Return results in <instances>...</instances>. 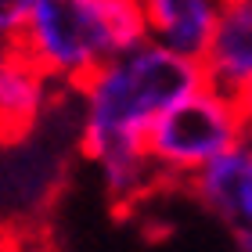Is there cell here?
<instances>
[{
	"instance_id": "1",
	"label": "cell",
	"mask_w": 252,
	"mask_h": 252,
	"mask_svg": "<svg viewBox=\"0 0 252 252\" xmlns=\"http://www.w3.org/2000/svg\"><path fill=\"white\" fill-rule=\"evenodd\" d=\"M205 87L202 62L141 43L137 51L108 62L79 87L83 94V126L79 152L101 169L105 191L119 213L144 202V194L162 180L144 158V133L162 112Z\"/></svg>"
},
{
	"instance_id": "2",
	"label": "cell",
	"mask_w": 252,
	"mask_h": 252,
	"mask_svg": "<svg viewBox=\"0 0 252 252\" xmlns=\"http://www.w3.org/2000/svg\"><path fill=\"white\" fill-rule=\"evenodd\" d=\"M141 43H148V26L133 0H29L26 32L15 47L29 51L54 83L79 90Z\"/></svg>"
},
{
	"instance_id": "3",
	"label": "cell",
	"mask_w": 252,
	"mask_h": 252,
	"mask_svg": "<svg viewBox=\"0 0 252 252\" xmlns=\"http://www.w3.org/2000/svg\"><path fill=\"white\" fill-rule=\"evenodd\" d=\"M249 137L252 123L245 112L213 87H202L148 126L144 158L162 184H188Z\"/></svg>"
},
{
	"instance_id": "4",
	"label": "cell",
	"mask_w": 252,
	"mask_h": 252,
	"mask_svg": "<svg viewBox=\"0 0 252 252\" xmlns=\"http://www.w3.org/2000/svg\"><path fill=\"white\" fill-rule=\"evenodd\" d=\"M202 68L205 87L234 101L252 123V0L220 4Z\"/></svg>"
},
{
	"instance_id": "5",
	"label": "cell",
	"mask_w": 252,
	"mask_h": 252,
	"mask_svg": "<svg viewBox=\"0 0 252 252\" xmlns=\"http://www.w3.org/2000/svg\"><path fill=\"white\" fill-rule=\"evenodd\" d=\"M194 198L231 231L238 252H252V137L188 180Z\"/></svg>"
},
{
	"instance_id": "6",
	"label": "cell",
	"mask_w": 252,
	"mask_h": 252,
	"mask_svg": "<svg viewBox=\"0 0 252 252\" xmlns=\"http://www.w3.org/2000/svg\"><path fill=\"white\" fill-rule=\"evenodd\" d=\"M54 79L22 47L0 51V148L22 144L51 108Z\"/></svg>"
},
{
	"instance_id": "7",
	"label": "cell",
	"mask_w": 252,
	"mask_h": 252,
	"mask_svg": "<svg viewBox=\"0 0 252 252\" xmlns=\"http://www.w3.org/2000/svg\"><path fill=\"white\" fill-rule=\"evenodd\" d=\"M141 7L152 43L191 62L205 58L220 4H213V0H148Z\"/></svg>"
},
{
	"instance_id": "8",
	"label": "cell",
	"mask_w": 252,
	"mask_h": 252,
	"mask_svg": "<svg viewBox=\"0 0 252 252\" xmlns=\"http://www.w3.org/2000/svg\"><path fill=\"white\" fill-rule=\"evenodd\" d=\"M26 18H29V0H0V43L15 47L26 32Z\"/></svg>"
},
{
	"instance_id": "9",
	"label": "cell",
	"mask_w": 252,
	"mask_h": 252,
	"mask_svg": "<svg viewBox=\"0 0 252 252\" xmlns=\"http://www.w3.org/2000/svg\"><path fill=\"white\" fill-rule=\"evenodd\" d=\"M0 51H4V43H0Z\"/></svg>"
}]
</instances>
